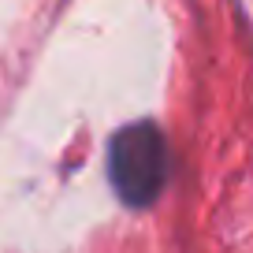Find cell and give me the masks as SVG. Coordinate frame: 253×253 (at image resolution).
<instances>
[{"mask_svg":"<svg viewBox=\"0 0 253 253\" xmlns=\"http://www.w3.org/2000/svg\"><path fill=\"white\" fill-rule=\"evenodd\" d=\"M108 179L126 205H153L168 182V145L153 123L123 126L108 145Z\"/></svg>","mask_w":253,"mask_h":253,"instance_id":"6da1fadb","label":"cell"}]
</instances>
